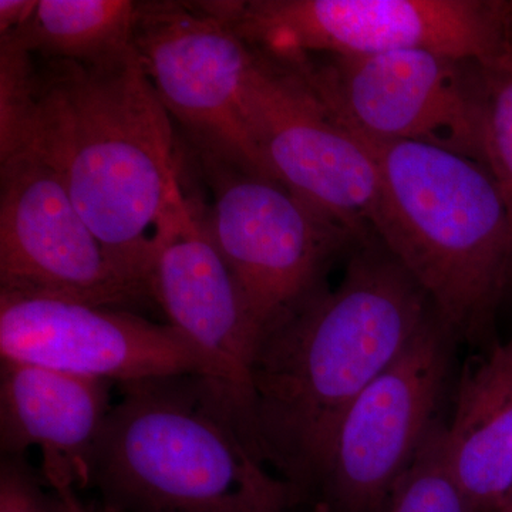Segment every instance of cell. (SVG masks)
I'll return each mask as SVG.
<instances>
[{"mask_svg":"<svg viewBox=\"0 0 512 512\" xmlns=\"http://www.w3.org/2000/svg\"><path fill=\"white\" fill-rule=\"evenodd\" d=\"M244 107L249 134L274 180L360 241L376 238L382 184L375 160L301 74L255 50Z\"/></svg>","mask_w":512,"mask_h":512,"instance_id":"8","label":"cell"},{"mask_svg":"<svg viewBox=\"0 0 512 512\" xmlns=\"http://www.w3.org/2000/svg\"><path fill=\"white\" fill-rule=\"evenodd\" d=\"M198 156L214 197L205 222L264 335L319 291L343 249L362 241L279 181Z\"/></svg>","mask_w":512,"mask_h":512,"instance_id":"7","label":"cell"},{"mask_svg":"<svg viewBox=\"0 0 512 512\" xmlns=\"http://www.w3.org/2000/svg\"><path fill=\"white\" fill-rule=\"evenodd\" d=\"M57 501H59L60 507H62L63 512H90L82 503H80L79 498L76 497V493L72 491V493H64L57 495Z\"/></svg>","mask_w":512,"mask_h":512,"instance_id":"21","label":"cell"},{"mask_svg":"<svg viewBox=\"0 0 512 512\" xmlns=\"http://www.w3.org/2000/svg\"><path fill=\"white\" fill-rule=\"evenodd\" d=\"M107 383L2 360L3 453L18 458L39 448L43 476L56 494L90 485L94 450L111 410Z\"/></svg>","mask_w":512,"mask_h":512,"instance_id":"14","label":"cell"},{"mask_svg":"<svg viewBox=\"0 0 512 512\" xmlns=\"http://www.w3.org/2000/svg\"><path fill=\"white\" fill-rule=\"evenodd\" d=\"M451 333L434 315L343 413L315 480L340 512H382L436 424Z\"/></svg>","mask_w":512,"mask_h":512,"instance_id":"10","label":"cell"},{"mask_svg":"<svg viewBox=\"0 0 512 512\" xmlns=\"http://www.w3.org/2000/svg\"><path fill=\"white\" fill-rule=\"evenodd\" d=\"M173 131L137 50L100 64L40 59L28 96L0 119V156L29 150L49 165L114 264L150 293L183 192Z\"/></svg>","mask_w":512,"mask_h":512,"instance_id":"1","label":"cell"},{"mask_svg":"<svg viewBox=\"0 0 512 512\" xmlns=\"http://www.w3.org/2000/svg\"><path fill=\"white\" fill-rule=\"evenodd\" d=\"M382 512H384V510Z\"/></svg>","mask_w":512,"mask_h":512,"instance_id":"23","label":"cell"},{"mask_svg":"<svg viewBox=\"0 0 512 512\" xmlns=\"http://www.w3.org/2000/svg\"><path fill=\"white\" fill-rule=\"evenodd\" d=\"M138 3L130 0H37L10 37L42 60L100 64L136 52Z\"/></svg>","mask_w":512,"mask_h":512,"instance_id":"16","label":"cell"},{"mask_svg":"<svg viewBox=\"0 0 512 512\" xmlns=\"http://www.w3.org/2000/svg\"><path fill=\"white\" fill-rule=\"evenodd\" d=\"M0 512H60L57 498L43 493L18 458L3 461L0 470Z\"/></svg>","mask_w":512,"mask_h":512,"instance_id":"19","label":"cell"},{"mask_svg":"<svg viewBox=\"0 0 512 512\" xmlns=\"http://www.w3.org/2000/svg\"><path fill=\"white\" fill-rule=\"evenodd\" d=\"M434 315L379 239L357 245L338 288L319 289L262 335L252 421L266 460L289 483L315 480L343 413Z\"/></svg>","mask_w":512,"mask_h":512,"instance_id":"2","label":"cell"},{"mask_svg":"<svg viewBox=\"0 0 512 512\" xmlns=\"http://www.w3.org/2000/svg\"><path fill=\"white\" fill-rule=\"evenodd\" d=\"M37 0H0V36L22 29L35 12Z\"/></svg>","mask_w":512,"mask_h":512,"instance_id":"20","label":"cell"},{"mask_svg":"<svg viewBox=\"0 0 512 512\" xmlns=\"http://www.w3.org/2000/svg\"><path fill=\"white\" fill-rule=\"evenodd\" d=\"M487 80L485 167L503 198L512 234V47L484 66Z\"/></svg>","mask_w":512,"mask_h":512,"instance_id":"18","label":"cell"},{"mask_svg":"<svg viewBox=\"0 0 512 512\" xmlns=\"http://www.w3.org/2000/svg\"><path fill=\"white\" fill-rule=\"evenodd\" d=\"M134 45L165 110L198 151L272 178L245 120L255 50L225 20L202 2H138Z\"/></svg>","mask_w":512,"mask_h":512,"instance_id":"9","label":"cell"},{"mask_svg":"<svg viewBox=\"0 0 512 512\" xmlns=\"http://www.w3.org/2000/svg\"><path fill=\"white\" fill-rule=\"evenodd\" d=\"M57 503H59V501H57ZM59 508H60V512H63L62 507H60V504H59Z\"/></svg>","mask_w":512,"mask_h":512,"instance_id":"22","label":"cell"},{"mask_svg":"<svg viewBox=\"0 0 512 512\" xmlns=\"http://www.w3.org/2000/svg\"><path fill=\"white\" fill-rule=\"evenodd\" d=\"M444 434L471 512H512V338L464 377Z\"/></svg>","mask_w":512,"mask_h":512,"instance_id":"15","label":"cell"},{"mask_svg":"<svg viewBox=\"0 0 512 512\" xmlns=\"http://www.w3.org/2000/svg\"><path fill=\"white\" fill-rule=\"evenodd\" d=\"M343 126L379 170L375 237L426 293L448 332L487 328L512 286L511 225L493 175L441 148Z\"/></svg>","mask_w":512,"mask_h":512,"instance_id":"4","label":"cell"},{"mask_svg":"<svg viewBox=\"0 0 512 512\" xmlns=\"http://www.w3.org/2000/svg\"><path fill=\"white\" fill-rule=\"evenodd\" d=\"M0 353L2 360L104 382L218 380L211 360L170 323L53 296L0 292Z\"/></svg>","mask_w":512,"mask_h":512,"instance_id":"12","label":"cell"},{"mask_svg":"<svg viewBox=\"0 0 512 512\" xmlns=\"http://www.w3.org/2000/svg\"><path fill=\"white\" fill-rule=\"evenodd\" d=\"M384 512H471L448 464L444 427L431 431Z\"/></svg>","mask_w":512,"mask_h":512,"instance_id":"17","label":"cell"},{"mask_svg":"<svg viewBox=\"0 0 512 512\" xmlns=\"http://www.w3.org/2000/svg\"><path fill=\"white\" fill-rule=\"evenodd\" d=\"M0 292L120 309L150 295L114 264L49 165L0 156Z\"/></svg>","mask_w":512,"mask_h":512,"instance_id":"11","label":"cell"},{"mask_svg":"<svg viewBox=\"0 0 512 512\" xmlns=\"http://www.w3.org/2000/svg\"><path fill=\"white\" fill-rule=\"evenodd\" d=\"M150 295L252 414V366L262 329L211 237L204 211L184 192L161 231Z\"/></svg>","mask_w":512,"mask_h":512,"instance_id":"13","label":"cell"},{"mask_svg":"<svg viewBox=\"0 0 512 512\" xmlns=\"http://www.w3.org/2000/svg\"><path fill=\"white\" fill-rule=\"evenodd\" d=\"M252 49L275 59L429 50L488 66L512 47V2L248 0L207 2Z\"/></svg>","mask_w":512,"mask_h":512,"instance_id":"5","label":"cell"},{"mask_svg":"<svg viewBox=\"0 0 512 512\" xmlns=\"http://www.w3.org/2000/svg\"><path fill=\"white\" fill-rule=\"evenodd\" d=\"M92 463L101 512H286L295 487L266 470L227 384L178 376L121 384Z\"/></svg>","mask_w":512,"mask_h":512,"instance_id":"3","label":"cell"},{"mask_svg":"<svg viewBox=\"0 0 512 512\" xmlns=\"http://www.w3.org/2000/svg\"><path fill=\"white\" fill-rule=\"evenodd\" d=\"M282 60L346 126L383 140L412 141L485 165L487 80L481 63L400 50L370 56Z\"/></svg>","mask_w":512,"mask_h":512,"instance_id":"6","label":"cell"}]
</instances>
